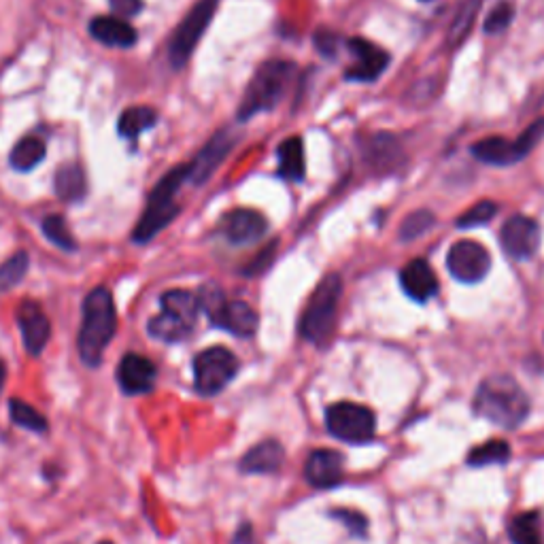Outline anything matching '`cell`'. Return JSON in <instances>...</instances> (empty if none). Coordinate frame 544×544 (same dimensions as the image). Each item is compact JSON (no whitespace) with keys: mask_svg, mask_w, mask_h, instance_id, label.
<instances>
[{"mask_svg":"<svg viewBox=\"0 0 544 544\" xmlns=\"http://www.w3.org/2000/svg\"><path fill=\"white\" fill-rule=\"evenodd\" d=\"M117 330L113 296L107 287H96L83 300V319L79 330V355L85 366L96 368L102 362Z\"/></svg>","mask_w":544,"mask_h":544,"instance_id":"obj_1","label":"cell"},{"mask_svg":"<svg viewBox=\"0 0 544 544\" xmlns=\"http://www.w3.org/2000/svg\"><path fill=\"white\" fill-rule=\"evenodd\" d=\"M474 411L500 428L513 430L530 413V398L525 396V391L515 379L506 377V374H496V377L485 379L476 389Z\"/></svg>","mask_w":544,"mask_h":544,"instance_id":"obj_2","label":"cell"},{"mask_svg":"<svg viewBox=\"0 0 544 544\" xmlns=\"http://www.w3.org/2000/svg\"><path fill=\"white\" fill-rule=\"evenodd\" d=\"M294 73V64L285 60H270L262 64L249 83L241 107H238V117L249 119L262 111L275 109Z\"/></svg>","mask_w":544,"mask_h":544,"instance_id":"obj_3","label":"cell"},{"mask_svg":"<svg viewBox=\"0 0 544 544\" xmlns=\"http://www.w3.org/2000/svg\"><path fill=\"white\" fill-rule=\"evenodd\" d=\"M183 181H187V166H177L153 187L147 209L134 228L136 243L151 241L153 236H158L177 217L179 207L175 204V194L179 192Z\"/></svg>","mask_w":544,"mask_h":544,"instance_id":"obj_4","label":"cell"},{"mask_svg":"<svg viewBox=\"0 0 544 544\" xmlns=\"http://www.w3.org/2000/svg\"><path fill=\"white\" fill-rule=\"evenodd\" d=\"M196 298L200 309L209 315L211 323H215L217 328H224L230 334L241 338H249L258 330V313L247 302H228L217 285H204Z\"/></svg>","mask_w":544,"mask_h":544,"instance_id":"obj_5","label":"cell"},{"mask_svg":"<svg viewBox=\"0 0 544 544\" xmlns=\"http://www.w3.org/2000/svg\"><path fill=\"white\" fill-rule=\"evenodd\" d=\"M340 294H343V283L338 275H328L315 287L300 321V332L306 340L319 345L332 334Z\"/></svg>","mask_w":544,"mask_h":544,"instance_id":"obj_6","label":"cell"},{"mask_svg":"<svg viewBox=\"0 0 544 544\" xmlns=\"http://www.w3.org/2000/svg\"><path fill=\"white\" fill-rule=\"evenodd\" d=\"M326 425L334 438L353 442H368L377 430V417L368 406L355 402H336L326 411Z\"/></svg>","mask_w":544,"mask_h":544,"instance_id":"obj_7","label":"cell"},{"mask_svg":"<svg viewBox=\"0 0 544 544\" xmlns=\"http://www.w3.org/2000/svg\"><path fill=\"white\" fill-rule=\"evenodd\" d=\"M238 360L226 347H211L196 355L194 383L202 396H215L236 377Z\"/></svg>","mask_w":544,"mask_h":544,"instance_id":"obj_8","label":"cell"},{"mask_svg":"<svg viewBox=\"0 0 544 544\" xmlns=\"http://www.w3.org/2000/svg\"><path fill=\"white\" fill-rule=\"evenodd\" d=\"M217 5H219V0H198L194 9L187 13L185 20L179 24V28L173 34V39H170V47H168L170 64H173L175 68H181L194 54V49L200 43L202 34L207 32V28L213 20Z\"/></svg>","mask_w":544,"mask_h":544,"instance_id":"obj_9","label":"cell"},{"mask_svg":"<svg viewBox=\"0 0 544 544\" xmlns=\"http://www.w3.org/2000/svg\"><path fill=\"white\" fill-rule=\"evenodd\" d=\"M447 268L462 283H479L491 268L489 251L476 241H459L447 253Z\"/></svg>","mask_w":544,"mask_h":544,"instance_id":"obj_10","label":"cell"},{"mask_svg":"<svg viewBox=\"0 0 544 544\" xmlns=\"http://www.w3.org/2000/svg\"><path fill=\"white\" fill-rule=\"evenodd\" d=\"M500 241L508 255H513L517 260H527L538 251L540 247V230L534 219L525 215L510 217L500 234Z\"/></svg>","mask_w":544,"mask_h":544,"instance_id":"obj_11","label":"cell"},{"mask_svg":"<svg viewBox=\"0 0 544 544\" xmlns=\"http://www.w3.org/2000/svg\"><path fill=\"white\" fill-rule=\"evenodd\" d=\"M349 49L355 58V62L347 68V79L351 81H374L389 64L387 51L372 45L370 41L351 39Z\"/></svg>","mask_w":544,"mask_h":544,"instance_id":"obj_12","label":"cell"},{"mask_svg":"<svg viewBox=\"0 0 544 544\" xmlns=\"http://www.w3.org/2000/svg\"><path fill=\"white\" fill-rule=\"evenodd\" d=\"M117 381L128 396L147 394L156 385V366L145 355L128 353L117 368Z\"/></svg>","mask_w":544,"mask_h":544,"instance_id":"obj_13","label":"cell"},{"mask_svg":"<svg viewBox=\"0 0 544 544\" xmlns=\"http://www.w3.org/2000/svg\"><path fill=\"white\" fill-rule=\"evenodd\" d=\"M343 455L332 449H317L306 459L304 474L306 481H309L313 487L326 489L336 485L340 479H343Z\"/></svg>","mask_w":544,"mask_h":544,"instance_id":"obj_14","label":"cell"},{"mask_svg":"<svg viewBox=\"0 0 544 544\" xmlns=\"http://www.w3.org/2000/svg\"><path fill=\"white\" fill-rule=\"evenodd\" d=\"M17 321H20L26 351L30 355H39L45 349L51 334L49 319L41 311V306L34 302H24L20 311H17Z\"/></svg>","mask_w":544,"mask_h":544,"instance_id":"obj_15","label":"cell"},{"mask_svg":"<svg viewBox=\"0 0 544 544\" xmlns=\"http://www.w3.org/2000/svg\"><path fill=\"white\" fill-rule=\"evenodd\" d=\"M400 283L408 298L417 302H428L438 292V281L432 272L430 264L425 260H411L402 272H400Z\"/></svg>","mask_w":544,"mask_h":544,"instance_id":"obj_16","label":"cell"},{"mask_svg":"<svg viewBox=\"0 0 544 544\" xmlns=\"http://www.w3.org/2000/svg\"><path fill=\"white\" fill-rule=\"evenodd\" d=\"M266 232V219L251 209L232 211L224 219V234L234 245H249Z\"/></svg>","mask_w":544,"mask_h":544,"instance_id":"obj_17","label":"cell"},{"mask_svg":"<svg viewBox=\"0 0 544 544\" xmlns=\"http://www.w3.org/2000/svg\"><path fill=\"white\" fill-rule=\"evenodd\" d=\"M90 32L96 41L109 47H132L136 43L134 28L128 22H124L122 17L113 15L94 17L90 24Z\"/></svg>","mask_w":544,"mask_h":544,"instance_id":"obj_18","label":"cell"},{"mask_svg":"<svg viewBox=\"0 0 544 544\" xmlns=\"http://www.w3.org/2000/svg\"><path fill=\"white\" fill-rule=\"evenodd\" d=\"M230 139L226 134H217L213 141H209V145L204 147L196 160L187 166V179L194 183H202L211 177L213 170L219 166V162L226 158V153L230 149Z\"/></svg>","mask_w":544,"mask_h":544,"instance_id":"obj_19","label":"cell"},{"mask_svg":"<svg viewBox=\"0 0 544 544\" xmlns=\"http://www.w3.org/2000/svg\"><path fill=\"white\" fill-rule=\"evenodd\" d=\"M285 451L277 440H264L260 445H255L243 459L241 470L247 474H270L277 472L283 464Z\"/></svg>","mask_w":544,"mask_h":544,"instance_id":"obj_20","label":"cell"},{"mask_svg":"<svg viewBox=\"0 0 544 544\" xmlns=\"http://www.w3.org/2000/svg\"><path fill=\"white\" fill-rule=\"evenodd\" d=\"M472 153L485 164L493 166H508L519 162L513 141H506L502 136H489L472 147Z\"/></svg>","mask_w":544,"mask_h":544,"instance_id":"obj_21","label":"cell"},{"mask_svg":"<svg viewBox=\"0 0 544 544\" xmlns=\"http://www.w3.org/2000/svg\"><path fill=\"white\" fill-rule=\"evenodd\" d=\"M162 311L177 317L179 321L187 323V326L194 328L200 304L198 298L192 292H185V289H170L162 296Z\"/></svg>","mask_w":544,"mask_h":544,"instance_id":"obj_22","label":"cell"},{"mask_svg":"<svg viewBox=\"0 0 544 544\" xmlns=\"http://www.w3.org/2000/svg\"><path fill=\"white\" fill-rule=\"evenodd\" d=\"M279 173L287 181H302L306 175V158H304V145L298 136L283 141L279 147Z\"/></svg>","mask_w":544,"mask_h":544,"instance_id":"obj_23","label":"cell"},{"mask_svg":"<svg viewBox=\"0 0 544 544\" xmlns=\"http://www.w3.org/2000/svg\"><path fill=\"white\" fill-rule=\"evenodd\" d=\"M56 194L64 202H77L85 196V175L79 164H62L56 173Z\"/></svg>","mask_w":544,"mask_h":544,"instance_id":"obj_24","label":"cell"},{"mask_svg":"<svg viewBox=\"0 0 544 544\" xmlns=\"http://www.w3.org/2000/svg\"><path fill=\"white\" fill-rule=\"evenodd\" d=\"M158 122V113L151 107H130L122 113L117 122V132L124 136V139H136V136L143 134L145 130L153 128Z\"/></svg>","mask_w":544,"mask_h":544,"instance_id":"obj_25","label":"cell"},{"mask_svg":"<svg viewBox=\"0 0 544 544\" xmlns=\"http://www.w3.org/2000/svg\"><path fill=\"white\" fill-rule=\"evenodd\" d=\"M45 158V143L37 136H24L22 141H17V145L11 149V166L22 170V173H28V170L37 168Z\"/></svg>","mask_w":544,"mask_h":544,"instance_id":"obj_26","label":"cell"},{"mask_svg":"<svg viewBox=\"0 0 544 544\" xmlns=\"http://www.w3.org/2000/svg\"><path fill=\"white\" fill-rule=\"evenodd\" d=\"M190 332L192 328L187 326V323L179 321L177 317L168 315L164 311L149 321V334L153 338L164 340V343H177V340H183Z\"/></svg>","mask_w":544,"mask_h":544,"instance_id":"obj_27","label":"cell"},{"mask_svg":"<svg viewBox=\"0 0 544 544\" xmlns=\"http://www.w3.org/2000/svg\"><path fill=\"white\" fill-rule=\"evenodd\" d=\"M510 459V447L504 440H489L485 445L474 447L468 453L466 462L470 466H491V464H506Z\"/></svg>","mask_w":544,"mask_h":544,"instance_id":"obj_28","label":"cell"},{"mask_svg":"<svg viewBox=\"0 0 544 544\" xmlns=\"http://www.w3.org/2000/svg\"><path fill=\"white\" fill-rule=\"evenodd\" d=\"M510 538L515 544H544L540 534V515L523 513L510 521Z\"/></svg>","mask_w":544,"mask_h":544,"instance_id":"obj_29","label":"cell"},{"mask_svg":"<svg viewBox=\"0 0 544 544\" xmlns=\"http://www.w3.org/2000/svg\"><path fill=\"white\" fill-rule=\"evenodd\" d=\"M9 415L15 425H20L24 430L30 432H47V419L37 411V408L30 406L24 400H11L9 402Z\"/></svg>","mask_w":544,"mask_h":544,"instance_id":"obj_30","label":"cell"},{"mask_svg":"<svg viewBox=\"0 0 544 544\" xmlns=\"http://www.w3.org/2000/svg\"><path fill=\"white\" fill-rule=\"evenodd\" d=\"M28 264H30L28 253L20 251L0 266V292H9V289H13L22 281L28 272Z\"/></svg>","mask_w":544,"mask_h":544,"instance_id":"obj_31","label":"cell"},{"mask_svg":"<svg viewBox=\"0 0 544 544\" xmlns=\"http://www.w3.org/2000/svg\"><path fill=\"white\" fill-rule=\"evenodd\" d=\"M43 234L49 238L51 243L58 245L64 251H75V247H77L71 230H68L64 217H60V215L45 217V221H43Z\"/></svg>","mask_w":544,"mask_h":544,"instance_id":"obj_32","label":"cell"},{"mask_svg":"<svg viewBox=\"0 0 544 544\" xmlns=\"http://www.w3.org/2000/svg\"><path fill=\"white\" fill-rule=\"evenodd\" d=\"M496 213H498L496 202H491V200L476 202L474 207H470L462 217L457 219V226H459V228L483 226V224H487V221H491L493 217H496Z\"/></svg>","mask_w":544,"mask_h":544,"instance_id":"obj_33","label":"cell"},{"mask_svg":"<svg viewBox=\"0 0 544 544\" xmlns=\"http://www.w3.org/2000/svg\"><path fill=\"white\" fill-rule=\"evenodd\" d=\"M434 221L436 217L430 211H415L404 219L400 236L404 238V241H413V238L428 232L434 226Z\"/></svg>","mask_w":544,"mask_h":544,"instance_id":"obj_34","label":"cell"},{"mask_svg":"<svg viewBox=\"0 0 544 544\" xmlns=\"http://www.w3.org/2000/svg\"><path fill=\"white\" fill-rule=\"evenodd\" d=\"M513 17H515V7L513 3H508V0H502V3H498L496 7H493L487 15V20H485V32L487 34H500L504 32L510 22H513Z\"/></svg>","mask_w":544,"mask_h":544,"instance_id":"obj_35","label":"cell"},{"mask_svg":"<svg viewBox=\"0 0 544 544\" xmlns=\"http://www.w3.org/2000/svg\"><path fill=\"white\" fill-rule=\"evenodd\" d=\"M479 5H481V0H466V5L459 9L457 20L451 26V37H449L453 45H457L470 32V26L474 22L476 11H479Z\"/></svg>","mask_w":544,"mask_h":544,"instance_id":"obj_36","label":"cell"},{"mask_svg":"<svg viewBox=\"0 0 544 544\" xmlns=\"http://www.w3.org/2000/svg\"><path fill=\"white\" fill-rule=\"evenodd\" d=\"M542 139H544V117L538 119V122H534L530 128H527L517 141H513L519 160H523L527 153H530Z\"/></svg>","mask_w":544,"mask_h":544,"instance_id":"obj_37","label":"cell"},{"mask_svg":"<svg viewBox=\"0 0 544 544\" xmlns=\"http://www.w3.org/2000/svg\"><path fill=\"white\" fill-rule=\"evenodd\" d=\"M334 517L338 521H343L347 530L355 536H366L368 530V519L360 513H355V510H336Z\"/></svg>","mask_w":544,"mask_h":544,"instance_id":"obj_38","label":"cell"},{"mask_svg":"<svg viewBox=\"0 0 544 544\" xmlns=\"http://www.w3.org/2000/svg\"><path fill=\"white\" fill-rule=\"evenodd\" d=\"M111 7L119 17H134L143 9V0H111Z\"/></svg>","mask_w":544,"mask_h":544,"instance_id":"obj_39","label":"cell"},{"mask_svg":"<svg viewBox=\"0 0 544 544\" xmlns=\"http://www.w3.org/2000/svg\"><path fill=\"white\" fill-rule=\"evenodd\" d=\"M315 41H317V47L321 49V54H326V56H334V54H336V49H338V39H336V34H330V32H319Z\"/></svg>","mask_w":544,"mask_h":544,"instance_id":"obj_40","label":"cell"},{"mask_svg":"<svg viewBox=\"0 0 544 544\" xmlns=\"http://www.w3.org/2000/svg\"><path fill=\"white\" fill-rule=\"evenodd\" d=\"M3 383H5V366L3 362H0V389H3Z\"/></svg>","mask_w":544,"mask_h":544,"instance_id":"obj_41","label":"cell"},{"mask_svg":"<svg viewBox=\"0 0 544 544\" xmlns=\"http://www.w3.org/2000/svg\"><path fill=\"white\" fill-rule=\"evenodd\" d=\"M100 544H113V542H100Z\"/></svg>","mask_w":544,"mask_h":544,"instance_id":"obj_42","label":"cell"},{"mask_svg":"<svg viewBox=\"0 0 544 544\" xmlns=\"http://www.w3.org/2000/svg\"><path fill=\"white\" fill-rule=\"evenodd\" d=\"M425 3H428V0H425Z\"/></svg>","mask_w":544,"mask_h":544,"instance_id":"obj_43","label":"cell"}]
</instances>
